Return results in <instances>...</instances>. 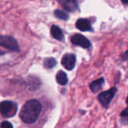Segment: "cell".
I'll list each match as a JSON object with an SVG mask.
<instances>
[{"instance_id": "cell-1", "label": "cell", "mask_w": 128, "mask_h": 128, "mask_svg": "<svg viewBox=\"0 0 128 128\" xmlns=\"http://www.w3.org/2000/svg\"><path fill=\"white\" fill-rule=\"evenodd\" d=\"M41 111V104L37 100H28L20 112V119L26 124H32L37 121Z\"/></svg>"}, {"instance_id": "cell-2", "label": "cell", "mask_w": 128, "mask_h": 128, "mask_svg": "<svg viewBox=\"0 0 128 128\" xmlns=\"http://www.w3.org/2000/svg\"><path fill=\"white\" fill-rule=\"evenodd\" d=\"M118 89L116 87H113L109 90H106L103 92H101L98 94L97 99L101 104V106L104 108H108L112 99L114 98Z\"/></svg>"}, {"instance_id": "cell-3", "label": "cell", "mask_w": 128, "mask_h": 128, "mask_svg": "<svg viewBox=\"0 0 128 128\" xmlns=\"http://www.w3.org/2000/svg\"><path fill=\"white\" fill-rule=\"evenodd\" d=\"M17 104L11 101L5 100L0 103V113L5 117H12L17 112Z\"/></svg>"}, {"instance_id": "cell-4", "label": "cell", "mask_w": 128, "mask_h": 128, "mask_svg": "<svg viewBox=\"0 0 128 128\" xmlns=\"http://www.w3.org/2000/svg\"><path fill=\"white\" fill-rule=\"evenodd\" d=\"M0 46H3L11 51L18 52L19 46L18 43L14 38L8 35H2L0 36Z\"/></svg>"}, {"instance_id": "cell-5", "label": "cell", "mask_w": 128, "mask_h": 128, "mask_svg": "<svg viewBox=\"0 0 128 128\" xmlns=\"http://www.w3.org/2000/svg\"><path fill=\"white\" fill-rule=\"evenodd\" d=\"M75 63H76V57H75V55L72 53L65 54L61 59L62 65L67 70H73L75 66Z\"/></svg>"}, {"instance_id": "cell-6", "label": "cell", "mask_w": 128, "mask_h": 128, "mask_svg": "<svg viewBox=\"0 0 128 128\" xmlns=\"http://www.w3.org/2000/svg\"><path fill=\"white\" fill-rule=\"evenodd\" d=\"M72 43L75 46H79L82 48L88 49L91 46L90 40L81 34H75L71 38Z\"/></svg>"}, {"instance_id": "cell-7", "label": "cell", "mask_w": 128, "mask_h": 128, "mask_svg": "<svg viewBox=\"0 0 128 128\" xmlns=\"http://www.w3.org/2000/svg\"><path fill=\"white\" fill-rule=\"evenodd\" d=\"M62 7L69 12H74L78 8L77 0H59Z\"/></svg>"}, {"instance_id": "cell-8", "label": "cell", "mask_w": 128, "mask_h": 128, "mask_svg": "<svg viewBox=\"0 0 128 128\" xmlns=\"http://www.w3.org/2000/svg\"><path fill=\"white\" fill-rule=\"evenodd\" d=\"M76 28L82 32H89L91 30V26L87 19H79L76 22Z\"/></svg>"}, {"instance_id": "cell-9", "label": "cell", "mask_w": 128, "mask_h": 128, "mask_svg": "<svg viewBox=\"0 0 128 128\" xmlns=\"http://www.w3.org/2000/svg\"><path fill=\"white\" fill-rule=\"evenodd\" d=\"M105 82V79L103 77H101L100 79H97L94 81H93L91 84H90V89L94 92V93H97L98 92H100L102 88H103V85Z\"/></svg>"}, {"instance_id": "cell-10", "label": "cell", "mask_w": 128, "mask_h": 128, "mask_svg": "<svg viewBox=\"0 0 128 128\" xmlns=\"http://www.w3.org/2000/svg\"><path fill=\"white\" fill-rule=\"evenodd\" d=\"M51 33L54 38H55L57 40H63V33L61 30V28L57 26H52L51 28Z\"/></svg>"}, {"instance_id": "cell-11", "label": "cell", "mask_w": 128, "mask_h": 128, "mask_svg": "<svg viewBox=\"0 0 128 128\" xmlns=\"http://www.w3.org/2000/svg\"><path fill=\"white\" fill-rule=\"evenodd\" d=\"M57 82L61 86H65L68 82V77L66 74L63 70H59L56 74Z\"/></svg>"}, {"instance_id": "cell-12", "label": "cell", "mask_w": 128, "mask_h": 128, "mask_svg": "<svg viewBox=\"0 0 128 128\" xmlns=\"http://www.w3.org/2000/svg\"><path fill=\"white\" fill-rule=\"evenodd\" d=\"M44 67L47 69H51L57 64V61L54 58H47L44 61Z\"/></svg>"}, {"instance_id": "cell-13", "label": "cell", "mask_w": 128, "mask_h": 128, "mask_svg": "<svg viewBox=\"0 0 128 128\" xmlns=\"http://www.w3.org/2000/svg\"><path fill=\"white\" fill-rule=\"evenodd\" d=\"M29 86H30V89L31 90H35L37 88H39L41 82L39 81V80L35 76H29Z\"/></svg>"}, {"instance_id": "cell-14", "label": "cell", "mask_w": 128, "mask_h": 128, "mask_svg": "<svg viewBox=\"0 0 128 128\" xmlns=\"http://www.w3.org/2000/svg\"><path fill=\"white\" fill-rule=\"evenodd\" d=\"M54 15L60 20H66L69 18V15L63 10H56L54 11Z\"/></svg>"}, {"instance_id": "cell-15", "label": "cell", "mask_w": 128, "mask_h": 128, "mask_svg": "<svg viewBox=\"0 0 128 128\" xmlns=\"http://www.w3.org/2000/svg\"><path fill=\"white\" fill-rule=\"evenodd\" d=\"M121 116V118L122 121V123L124 124H126L128 123V106L124 109L120 114Z\"/></svg>"}, {"instance_id": "cell-16", "label": "cell", "mask_w": 128, "mask_h": 128, "mask_svg": "<svg viewBox=\"0 0 128 128\" xmlns=\"http://www.w3.org/2000/svg\"><path fill=\"white\" fill-rule=\"evenodd\" d=\"M1 128H13V125L9 122L5 121L1 124Z\"/></svg>"}, {"instance_id": "cell-17", "label": "cell", "mask_w": 128, "mask_h": 128, "mask_svg": "<svg viewBox=\"0 0 128 128\" xmlns=\"http://www.w3.org/2000/svg\"><path fill=\"white\" fill-rule=\"evenodd\" d=\"M121 59L123 62H125V61H128V50L127 51H125L122 55H121Z\"/></svg>"}, {"instance_id": "cell-18", "label": "cell", "mask_w": 128, "mask_h": 128, "mask_svg": "<svg viewBox=\"0 0 128 128\" xmlns=\"http://www.w3.org/2000/svg\"><path fill=\"white\" fill-rule=\"evenodd\" d=\"M121 2H122L124 4H128V0H121Z\"/></svg>"}, {"instance_id": "cell-19", "label": "cell", "mask_w": 128, "mask_h": 128, "mask_svg": "<svg viewBox=\"0 0 128 128\" xmlns=\"http://www.w3.org/2000/svg\"><path fill=\"white\" fill-rule=\"evenodd\" d=\"M5 52H3V51H2V50H0V56H2V55H4Z\"/></svg>"}, {"instance_id": "cell-20", "label": "cell", "mask_w": 128, "mask_h": 128, "mask_svg": "<svg viewBox=\"0 0 128 128\" xmlns=\"http://www.w3.org/2000/svg\"><path fill=\"white\" fill-rule=\"evenodd\" d=\"M126 103H127V104L128 105V96L127 98V100H126Z\"/></svg>"}]
</instances>
